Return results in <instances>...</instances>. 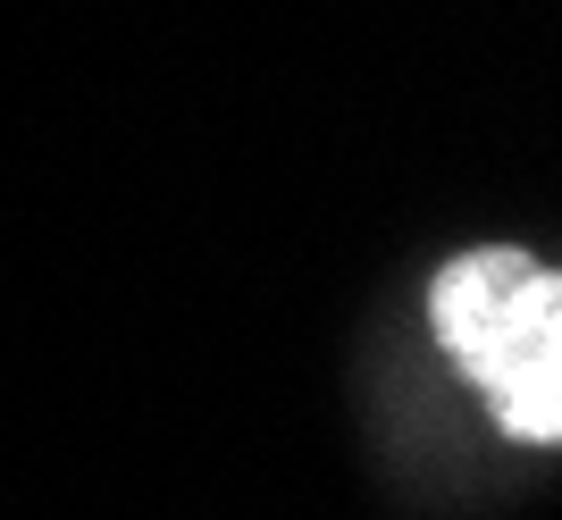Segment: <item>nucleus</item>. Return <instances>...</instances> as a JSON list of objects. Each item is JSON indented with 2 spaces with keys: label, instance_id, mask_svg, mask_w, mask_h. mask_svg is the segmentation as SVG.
I'll return each mask as SVG.
<instances>
[{
  "label": "nucleus",
  "instance_id": "obj_1",
  "mask_svg": "<svg viewBox=\"0 0 562 520\" xmlns=\"http://www.w3.org/2000/svg\"><path fill=\"white\" fill-rule=\"evenodd\" d=\"M428 328L462 386L520 445H562V269L487 244L437 269Z\"/></svg>",
  "mask_w": 562,
  "mask_h": 520
}]
</instances>
